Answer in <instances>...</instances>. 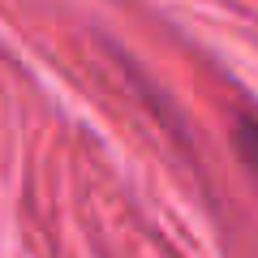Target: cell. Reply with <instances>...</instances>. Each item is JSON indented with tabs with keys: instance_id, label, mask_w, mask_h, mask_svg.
<instances>
[{
	"instance_id": "6da1fadb",
	"label": "cell",
	"mask_w": 258,
	"mask_h": 258,
	"mask_svg": "<svg viewBox=\"0 0 258 258\" xmlns=\"http://www.w3.org/2000/svg\"><path fill=\"white\" fill-rule=\"evenodd\" d=\"M237 147H241L245 164L254 168V176H258V116H245L237 125Z\"/></svg>"
}]
</instances>
